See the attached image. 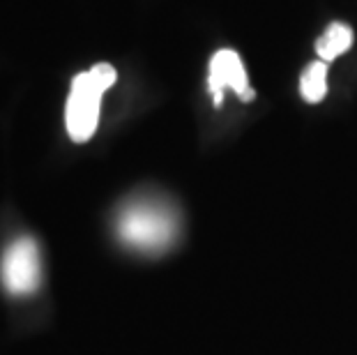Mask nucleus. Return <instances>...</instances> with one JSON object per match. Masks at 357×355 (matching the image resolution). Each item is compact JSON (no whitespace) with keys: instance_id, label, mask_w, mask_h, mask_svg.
I'll return each mask as SVG.
<instances>
[{"instance_id":"nucleus-1","label":"nucleus","mask_w":357,"mask_h":355,"mask_svg":"<svg viewBox=\"0 0 357 355\" xmlns=\"http://www.w3.org/2000/svg\"><path fill=\"white\" fill-rule=\"evenodd\" d=\"M118 79L116 67L109 63H97L88 72H81L72 81L70 97L65 107L67 134L74 143H86L100 125L102 95Z\"/></svg>"},{"instance_id":"nucleus-2","label":"nucleus","mask_w":357,"mask_h":355,"mask_svg":"<svg viewBox=\"0 0 357 355\" xmlns=\"http://www.w3.org/2000/svg\"><path fill=\"white\" fill-rule=\"evenodd\" d=\"M173 210L155 201H136L127 206L118 219V233L127 245L146 252H157L173 243L176 236Z\"/></svg>"},{"instance_id":"nucleus-3","label":"nucleus","mask_w":357,"mask_h":355,"mask_svg":"<svg viewBox=\"0 0 357 355\" xmlns=\"http://www.w3.org/2000/svg\"><path fill=\"white\" fill-rule=\"evenodd\" d=\"M42 284L40 247L33 238H19L3 256V286L12 296H33Z\"/></svg>"},{"instance_id":"nucleus-4","label":"nucleus","mask_w":357,"mask_h":355,"mask_svg":"<svg viewBox=\"0 0 357 355\" xmlns=\"http://www.w3.org/2000/svg\"><path fill=\"white\" fill-rule=\"evenodd\" d=\"M208 86L215 100V107H219L224 100V90L231 88L242 102H252L256 93L249 88L245 65H242L240 56L231 49L217 51L210 60V74H208Z\"/></svg>"},{"instance_id":"nucleus-5","label":"nucleus","mask_w":357,"mask_h":355,"mask_svg":"<svg viewBox=\"0 0 357 355\" xmlns=\"http://www.w3.org/2000/svg\"><path fill=\"white\" fill-rule=\"evenodd\" d=\"M351 47H353V30L346 24H339L337 21V24H330L325 28V33L318 37L316 54L318 60H323V63H332L339 56H344Z\"/></svg>"},{"instance_id":"nucleus-6","label":"nucleus","mask_w":357,"mask_h":355,"mask_svg":"<svg viewBox=\"0 0 357 355\" xmlns=\"http://www.w3.org/2000/svg\"><path fill=\"white\" fill-rule=\"evenodd\" d=\"M300 93L309 104H318L325 100V95H328V63L316 60V63L307 65L300 79Z\"/></svg>"}]
</instances>
